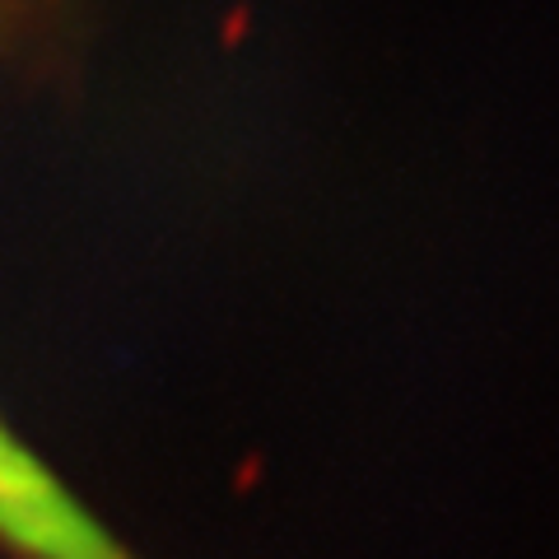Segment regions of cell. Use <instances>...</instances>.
Masks as SVG:
<instances>
[{"label":"cell","instance_id":"obj_1","mask_svg":"<svg viewBox=\"0 0 559 559\" xmlns=\"http://www.w3.org/2000/svg\"><path fill=\"white\" fill-rule=\"evenodd\" d=\"M0 555L5 559H135L103 518L0 415Z\"/></svg>","mask_w":559,"mask_h":559},{"label":"cell","instance_id":"obj_2","mask_svg":"<svg viewBox=\"0 0 559 559\" xmlns=\"http://www.w3.org/2000/svg\"><path fill=\"white\" fill-rule=\"evenodd\" d=\"M47 20H51L47 0H0V57H20V51L38 47Z\"/></svg>","mask_w":559,"mask_h":559}]
</instances>
